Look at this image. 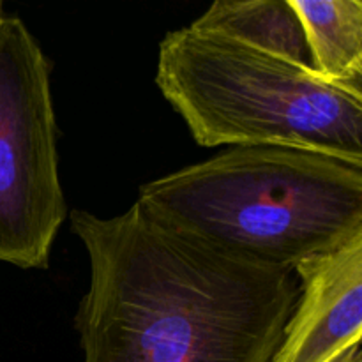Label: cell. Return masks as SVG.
Instances as JSON below:
<instances>
[{
    "mask_svg": "<svg viewBox=\"0 0 362 362\" xmlns=\"http://www.w3.org/2000/svg\"><path fill=\"white\" fill-rule=\"evenodd\" d=\"M299 297L271 362H331L362 338V232L293 269Z\"/></svg>",
    "mask_w": 362,
    "mask_h": 362,
    "instance_id": "obj_5",
    "label": "cell"
},
{
    "mask_svg": "<svg viewBox=\"0 0 362 362\" xmlns=\"http://www.w3.org/2000/svg\"><path fill=\"white\" fill-rule=\"evenodd\" d=\"M156 85L200 147L278 145L362 166L361 87L193 25L159 42Z\"/></svg>",
    "mask_w": 362,
    "mask_h": 362,
    "instance_id": "obj_3",
    "label": "cell"
},
{
    "mask_svg": "<svg viewBox=\"0 0 362 362\" xmlns=\"http://www.w3.org/2000/svg\"><path fill=\"white\" fill-rule=\"evenodd\" d=\"M88 258L74 329L81 362H271L299 297L293 271L172 228L140 202L69 212Z\"/></svg>",
    "mask_w": 362,
    "mask_h": 362,
    "instance_id": "obj_1",
    "label": "cell"
},
{
    "mask_svg": "<svg viewBox=\"0 0 362 362\" xmlns=\"http://www.w3.org/2000/svg\"><path fill=\"white\" fill-rule=\"evenodd\" d=\"M331 362H362V354H361V345L350 346V349L343 350L339 356H336Z\"/></svg>",
    "mask_w": 362,
    "mask_h": 362,
    "instance_id": "obj_8",
    "label": "cell"
},
{
    "mask_svg": "<svg viewBox=\"0 0 362 362\" xmlns=\"http://www.w3.org/2000/svg\"><path fill=\"white\" fill-rule=\"evenodd\" d=\"M303 27L311 69L325 81L362 85L361 0H288Z\"/></svg>",
    "mask_w": 362,
    "mask_h": 362,
    "instance_id": "obj_6",
    "label": "cell"
},
{
    "mask_svg": "<svg viewBox=\"0 0 362 362\" xmlns=\"http://www.w3.org/2000/svg\"><path fill=\"white\" fill-rule=\"evenodd\" d=\"M49 62L25 21L0 7V262L48 269L67 202Z\"/></svg>",
    "mask_w": 362,
    "mask_h": 362,
    "instance_id": "obj_4",
    "label": "cell"
},
{
    "mask_svg": "<svg viewBox=\"0 0 362 362\" xmlns=\"http://www.w3.org/2000/svg\"><path fill=\"white\" fill-rule=\"evenodd\" d=\"M136 202L209 246L293 271L362 232V166L278 145L230 147L145 182Z\"/></svg>",
    "mask_w": 362,
    "mask_h": 362,
    "instance_id": "obj_2",
    "label": "cell"
},
{
    "mask_svg": "<svg viewBox=\"0 0 362 362\" xmlns=\"http://www.w3.org/2000/svg\"><path fill=\"white\" fill-rule=\"evenodd\" d=\"M191 25L311 67L303 27L288 0H218Z\"/></svg>",
    "mask_w": 362,
    "mask_h": 362,
    "instance_id": "obj_7",
    "label": "cell"
}]
</instances>
